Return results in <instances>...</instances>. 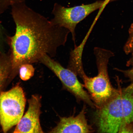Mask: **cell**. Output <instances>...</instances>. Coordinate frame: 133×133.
<instances>
[{
	"label": "cell",
	"mask_w": 133,
	"mask_h": 133,
	"mask_svg": "<svg viewBox=\"0 0 133 133\" xmlns=\"http://www.w3.org/2000/svg\"><path fill=\"white\" fill-rule=\"evenodd\" d=\"M11 8L16 31L14 35L8 36L7 44L11 74L15 75L21 65L39 62L45 54L55 57L58 48L65 45L70 32L33 10L25 2Z\"/></svg>",
	"instance_id": "obj_1"
},
{
	"label": "cell",
	"mask_w": 133,
	"mask_h": 133,
	"mask_svg": "<svg viewBox=\"0 0 133 133\" xmlns=\"http://www.w3.org/2000/svg\"><path fill=\"white\" fill-rule=\"evenodd\" d=\"M118 91L95 114L97 131L101 133H118L124 125L133 122V83L122 88L116 77Z\"/></svg>",
	"instance_id": "obj_2"
},
{
	"label": "cell",
	"mask_w": 133,
	"mask_h": 133,
	"mask_svg": "<svg viewBox=\"0 0 133 133\" xmlns=\"http://www.w3.org/2000/svg\"><path fill=\"white\" fill-rule=\"evenodd\" d=\"M98 73L89 77L87 75L82 79L84 88L87 90L96 108L101 107L117 94L118 89L112 85L110 80L108 65L110 58L114 56L110 51L98 47L94 48Z\"/></svg>",
	"instance_id": "obj_3"
},
{
	"label": "cell",
	"mask_w": 133,
	"mask_h": 133,
	"mask_svg": "<svg viewBox=\"0 0 133 133\" xmlns=\"http://www.w3.org/2000/svg\"><path fill=\"white\" fill-rule=\"evenodd\" d=\"M26 102L24 91L19 85L0 93V124L4 132L19 122L24 114Z\"/></svg>",
	"instance_id": "obj_4"
},
{
	"label": "cell",
	"mask_w": 133,
	"mask_h": 133,
	"mask_svg": "<svg viewBox=\"0 0 133 133\" xmlns=\"http://www.w3.org/2000/svg\"><path fill=\"white\" fill-rule=\"evenodd\" d=\"M104 2L98 1L91 4L70 8L55 3L52 11L54 17L51 21L55 25L69 30L76 46L75 29L77 24L91 13L101 9Z\"/></svg>",
	"instance_id": "obj_5"
},
{
	"label": "cell",
	"mask_w": 133,
	"mask_h": 133,
	"mask_svg": "<svg viewBox=\"0 0 133 133\" xmlns=\"http://www.w3.org/2000/svg\"><path fill=\"white\" fill-rule=\"evenodd\" d=\"M39 62L52 71L62 83L64 87L76 99L83 101L91 108H96L89 94L84 89V85L80 82L77 75L74 72L68 68H64L47 54H45L41 58Z\"/></svg>",
	"instance_id": "obj_6"
},
{
	"label": "cell",
	"mask_w": 133,
	"mask_h": 133,
	"mask_svg": "<svg viewBox=\"0 0 133 133\" xmlns=\"http://www.w3.org/2000/svg\"><path fill=\"white\" fill-rule=\"evenodd\" d=\"M41 96L33 95L28 101L29 108L16 125L14 133H43L41 124Z\"/></svg>",
	"instance_id": "obj_7"
},
{
	"label": "cell",
	"mask_w": 133,
	"mask_h": 133,
	"mask_svg": "<svg viewBox=\"0 0 133 133\" xmlns=\"http://www.w3.org/2000/svg\"><path fill=\"white\" fill-rule=\"evenodd\" d=\"M84 106L79 114L76 116L60 118L57 125L50 133H91V126L88 124L85 116Z\"/></svg>",
	"instance_id": "obj_8"
},
{
	"label": "cell",
	"mask_w": 133,
	"mask_h": 133,
	"mask_svg": "<svg viewBox=\"0 0 133 133\" xmlns=\"http://www.w3.org/2000/svg\"><path fill=\"white\" fill-rule=\"evenodd\" d=\"M82 47L77 46L71 52L68 69L83 79L87 75L84 71L82 61Z\"/></svg>",
	"instance_id": "obj_9"
},
{
	"label": "cell",
	"mask_w": 133,
	"mask_h": 133,
	"mask_svg": "<svg viewBox=\"0 0 133 133\" xmlns=\"http://www.w3.org/2000/svg\"><path fill=\"white\" fill-rule=\"evenodd\" d=\"M11 75V64L9 54L0 51V93L8 79Z\"/></svg>",
	"instance_id": "obj_10"
},
{
	"label": "cell",
	"mask_w": 133,
	"mask_h": 133,
	"mask_svg": "<svg viewBox=\"0 0 133 133\" xmlns=\"http://www.w3.org/2000/svg\"><path fill=\"white\" fill-rule=\"evenodd\" d=\"M35 69L32 64H24L21 65L19 68V72L21 78L24 81L30 79L34 75Z\"/></svg>",
	"instance_id": "obj_11"
},
{
	"label": "cell",
	"mask_w": 133,
	"mask_h": 133,
	"mask_svg": "<svg viewBox=\"0 0 133 133\" xmlns=\"http://www.w3.org/2000/svg\"><path fill=\"white\" fill-rule=\"evenodd\" d=\"M129 37L124 47V50L126 54H131L132 57L128 61L127 65L133 61V23L129 29Z\"/></svg>",
	"instance_id": "obj_12"
},
{
	"label": "cell",
	"mask_w": 133,
	"mask_h": 133,
	"mask_svg": "<svg viewBox=\"0 0 133 133\" xmlns=\"http://www.w3.org/2000/svg\"><path fill=\"white\" fill-rule=\"evenodd\" d=\"M24 2L25 0H0V15L13 5Z\"/></svg>",
	"instance_id": "obj_13"
},
{
	"label": "cell",
	"mask_w": 133,
	"mask_h": 133,
	"mask_svg": "<svg viewBox=\"0 0 133 133\" xmlns=\"http://www.w3.org/2000/svg\"><path fill=\"white\" fill-rule=\"evenodd\" d=\"M127 66H132V68L130 69L126 70H122L117 69H116V70L123 73L125 77L128 78L129 81H130L131 83H133V61Z\"/></svg>",
	"instance_id": "obj_14"
},
{
	"label": "cell",
	"mask_w": 133,
	"mask_h": 133,
	"mask_svg": "<svg viewBox=\"0 0 133 133\" xmlns=\"http://www.w3.org/2000/svg\"><path fill=\"white\" fill-rule=\"evenodd\" d=\"M118 133H133V122L122 126L119 129Z\"/></svg>",
	"instance_id": "obj_15"
},
{
	"label": "cell",
	"mask_w": 133,
	"mask_h": 133,
	"mask_svg": "<svg viewBox=\"0 0 133 133\" xmlns=\"http://www.w3.org/2000/svg\"><path fill=\"white\" fill-rule=\"evenodd\" d=\"M112 1V0H104L102 7L101 8V10H102L103 9H104V7L107 5Z\"/></svg>",
	"instance_id": "obj_16"
}]
</instances>
